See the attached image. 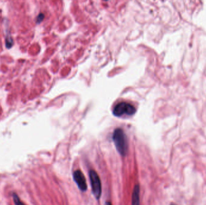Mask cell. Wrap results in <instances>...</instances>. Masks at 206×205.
Returning <instances> with one entry per match:
<instances>
[{"mask_svg": "<svg viewBox=\"0 0 206 205\" xmlns=\"http://www.w3.org/2000/svg\"><path fill=\"white\" fill-rule=\"evenodd\" d=\"M13 200L15 205H25L19 199V198L16 196V194H13Z\"/></svg>", "mask_w": 206, "mask_h": 205, "instance_id": "8992f818", "label": "cell"}, {"mask_svg": "<svg viewBox=\"0 0 206 205\" xmlns=\"http://www.w3.org/2000/svg\"><path fill=\"white\" fill-rule=\"evenodd\" d=\"M73 177L78 187L82 191H86L87 188L86 180L82 172L80 170H76L73 174Z\"/></svg>", "mask_w": 206, "mask_h": 205, "instance_id": "277c9868", "label": "cell"}, {"mask_svg": "<svg viewBox=\"0 0 206 205\" xmlns=\"http://www.w3.org/2000/svg\"><path fill=\"white\" fill-rule=\"evenodd\" d=\"M112 138L118 152L122 156H125L128 151V143L124 131L121 128L116 129L113 132Z\"/></svg>", "mask_w": 206, "mask_h": 205, "instance_id": "6da1fadb", "label": "cell"}, {"mask_svg": "<svg viewBox=\"0 0 206 205\" xmlns=\"http://www.w3.org/2000/svg\"><path fill=\"white\" fill-rule=\"evenodd\" d=\"M136 112L135 107L131 104L122 102L118 104L113 110V114L115 116L121 117L126 116H131L134 114Z\"/></svg>", "mask_w": 206, "mask_h": 205, "instance_id": "7a4b0ae2", "label": "cell"}, {"mask_svg": "<svg viewBox=\"0 0 206 205\" xmlns=\"http://www.w3.org/2000/svg\"><path fill=\"white\" fill-rule=\"evenodd\" d=\"M140 187L139 185H136L132 193L131 197V205H140V199H139Z\"/></svg>", "mask_w": 206, "mask_h": 205, "instance_id": "5b68a950", "label": "cell"}, {"mask_svg": "<svg viewBox=\"0 0 206 205\" xmlns=\"http://www.w3.org/2000/svg\"><path fill=\"white\" fill-rule=\"evenodd\" d=\"M89 177L92 193L95 198L98 200L101 197L102 192L101 183L100 176L95 171L91 170L89 171Z\"/></svg>", "mask_w": 206, "mask_h": 205, "instance_id": "3957f363", "label": "cell"}, {"mask_svg": "<svg viewBox=\"0 0 206 205\" xmlns=\"http://www.w3.org/2000/svg\"><path fill=\"white\" fill-rule=\"evenodd\" d=\"M106 205H112V204L110 202H107V203H106Z\"/></svg>", "mask_w": 206, "mask_h": 205, "instance_id": "9c48e42d", "label": "cell"}, {"mask_svg": "<svg viewBox=\"0 0 206 205\" xmlns=\"http://www.w3.org/2000/svg\"><path fill=\"white\" fill-rule=\"evenodd\" d=\"M43 14H40L38 16V18H37V19H38V22H41L42 21V19H43Z\"/></svg>", "mask_w": 206, "mask_h": 205, "instance_id": "ba28073f", "label": "cell"}, {"mask_svg": "<svg viewBox=\"0 0 206 205\" xmlns=\"http://www.w3.org/2000/svg\"><path fill=\"white\" fill-rule=\"evenodd\" d=\"M171 205H175V204H171Z\"/></svg>", "mask_w": 206, "mask_h": 205, "instance_id": "30bf717a", "label": "cell"}, {"mask_svg": "<svg viewBox=\"0 0 206 205\" xmlns=\"http://www.w3.org/2000/svg\"><path fill=\"white\" fill-rule=\"evenodd\" d=\"M5 43H6V46H7L8 48H11V47L13 46V39H12V38L8 37V38H6Z\"/></svg>", "mask_w": 206, "mask_h": 205, "instance_id": "52a82bcc", "label": "cell"}]
</instances>
